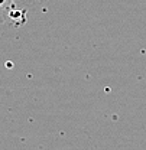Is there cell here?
I'll list each match as a JSON object with an SVG mask.
<instances>
[{"label": "cell", "instance_id": "6da1fadb", "mask_svg": "<svg viewBox=\"0 0 146 150\" xmlns=\"http://www.w3.org/2000/svg\"><path fill=\"white\" fill-rule=\"evenodd\" d=\"M22 0H0V23H6L7 20L13 18L16 6Z\"/></svg>", "mask_w": 146, "mask_h": 150}]
</instances>
